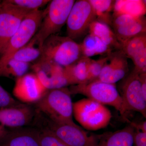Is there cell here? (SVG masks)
<instances>
[{"label": "cell", "instance_id": "1", "mask_svg": "<svg viewBox=\"0 0 146 146\" xmlns=\"http://www.w3.org/2000/svg\"><path fill=\"white\" fill-rule=\"evenodd\" d=\"M71 94L67 87L48 90L36 103L38 112L49 119L60 123L77 126L73 119Z\"/></svg>", "mask_w": 146, "mask_h": 146}, {"label": "cell", "instance_id": "2", "mask_svg": "<svg viewBox=\"0 0 146 146\" xmlns=\"http://www.w3.org/2000/svg\"><path fill=\"white\" fill-rule=\"evenodd\" d=\"M75 2L74 0L50 1L46 9L44 10V17L38 31L29 43L37 44L41 50L46 39L60 31L66 23Z\"/></svg>", "mask_w": 146, "mask_h": 146}, {"label": "cell", "instance_id": "3", "mask_svg": "<svg viewBox=\"0 0 146 146\" xmlns=\"http://www.w3.org/2000/svg\"><path fill=\"white\" fill-rule=\"evenodd\" d=\"M39 58L51 60L65 68L83 57L80 44L68 36L53 35L46 39Z\"/></svg>", "mask_w": 146, "mask_h": 146}, {"label": "cell", "instance_id": "4", "mask_svg": "<svg viewBox=\"0 0 146 146\" xmlns=\"http://www.w3.org/2000/svg\"><path fill=\"white\" fill-rule=\"evenodd\" d=\"M69 89L71 95L81 94L101 104L112 106L127 120L128 113L115 84L94 81L89 83L72 85Z\"/></svg>", "mask_w": 146, "mask_h": 146}, {"label": "cell", "instance_id": "5", "mask_svg": "<svg viewBox=\"0 0 146 146\" xmlns=\"http://www.w3.org/2000/svg\"><path fill=\"white\" fill-rule=\"evenodd\" d=\"M43 17L44 10L36 9L30 12L24 18L0 57V77L15 53L26 45L36 34Z\"/></svg>", "mask_w": 146, "mask_h": 146}, {"label": "cell", "instance_id": "6", "mask_svg": "<svg viewBox=\"0 0 146 146\" xmlns=\"http://www.w3.org/2000/svg\"><path fill=\"white\" fill-rule=\"evenodd\" d=\"M73 115L80 125L86 129L97 130L106 127L112 114L104 105L89 98L73 103Z\"/></svg>", "mask_w": 146, "mask_h": 146}, {"label": "cell", "instance_id": "7", "mask_svg": "<svg viewBox=\"0 0 146 146\" xmlns=\"http://www.w3.org/2000/svg\"><path fill=\"white\" fill-rule=\"evenodd\" d=\"M41 129L70 146H98L95 135H89L78 125L55 122L42 116Z\"/></svg>", "mask_w": 146, "mask_h": 146}, {"label": "cell", "instance_id": "8", "mask_svg": "<svg viewBox=\"0 0 146 146\" xmlns=\"http://www.w3.org/2000/svg\"><path fill=\"white\" fill-rule=\"evenodd\" d=\"M32 11L12 4L7 0L1 2L0 8V56L22 21Z\"/></svg>", "mask_w": 146, "mask_h": 146}, {"label": "cell", "instance_id": "9", "mask_svg": "<svg viewBox=\"0 0 146 146\" xmlns=\"http://www.w3.org/2000/svg\"><path fill=\"white\" fill-rule=\"evenodd\" d=\"M96 20V15L88 0L75 1L66 22L68 36L74 40L83 36Z\"/></svg>", "mask_w": 146, "mask_h": 146}, {"label": "cell", "instance_id": "10", "mask_svg": "<svg viewBox=\"0 0 146 146\" xmlns=\"http://www.w3.org/2000/svg\"><path fill=\"white\" fill-rule=\"evenodd\" d=\"M32 68L47 90L60 89L72 85L65 68L52 61L39 58Z\"/></svg>", "mask_w": 146, "mask_h": 146}, {"label": "cell", "instance_id": "11", "mask_svg": "<svg viewBox=\"0 0 146 146\" xmlns=\"http://www.w3.org/2000/svg\"><path fill=\"white\" fill-rule=\"evenodd\" d=\"M139 74L133 70L125 78L121 86L122 95L125 108L128 113L136 111L146 118V100L141 90Z\"/></svg>", "mask_w": 146, "mask_h": 146}, {"label": "cell", "instance_id": "12", "mask_svg": "<svg viewBox=\"0 0 146 146\" xmlns=\"http://www.w3.org/2000/svg\"><path fill=\"white\" fill-rule=\"evenodd\" d=\"M48 90L35 73H28L16 78L13 93L21 101L32 103L41 99Z\"/></svg>", "mask_w": 146, "mask_h": 146}, {"label": "cell", "instance_id": "13", "mask_svg": "<svg viewBox=\"0 0 146 146\" xmlns=\"http://www.w3.org/2000/svg\"><path fill=\"white\" fill-rule=\"evenodd\" d=\"M127 58L122 50L112 52L99 76L94 81L115 84L123 78L128 71Z\"/></svg>", "mask_w": 146, "mask_h": 146}, {"label": "cell", "instance_id": "14", "mask_svg": "<svg viewBox=\"0 0 146 146\" xmlns=\"http://www.w3.org/2000/svg\"><path fill=\"white\" fill-rule=\"evenodd\" d=\"M34 116L33 109L26 104L21 103L0 108V125L5 127L20 128L31 122Z\"/></svg>", "mask_w": 146, "mask_h": 146}, {"label": "cell", "instance_id": "15", "mask_svg": "<svg viewBox=\"0 0 146 146\" xmlns=\"http://www.w3.org/2000/svg\"><path fill=\"white\" fill-rule=\"evenodd\" d=\"M121 50L133 61L134 70L140 74L146 73V33L128 40L122 45Z\"/></svg>", "mask_w": 146, "mask_h": 146}, {"label": "cell", "instance_id": "16", "mask_svg": "<svg viewBox=\"0 0 146 146\" xmlns=\"http://www.w3.org/2000/svg\"><path fill=\"white\" fill-rule=\"evenodd\" d=\"M0 146H40L39 130L16 129L0 140Z\"/></svg>", "mask_w": 146, "mask_h": 146}, {"label": "cell", "instance_id": "17", "mask_svg": "<svg viewBox=\"0 0 146 146\" xmlns=\"http://www.w3.org/2000/svg\"><path fill=\"white\" fill-rule=\"evenodd\" d=\"M135 129L130 124L122 129L95 135L98 146H133Z\"/></svg>", "mask_w": 146, "mask_h": 146}, {"label": "cell", "instance_id": "18", "mask_svg": "<svg viewBox=\"0 0 146 146\" xmlns=\"http://www.w3.org/2000/svg\"><path fill=\"white\" fill-rule=\"evenodd\" d=\"M89 34L96 36L111 50H121V45L109 25L96 20L90 25Z\"/></svg>", "mask_w": 146, "mask_h": 146}, {"label": "cell", "instance_id": "19", "mask_svg": "<svg viewBox=\"0 0 146 146\" xmlns=\"http://www.w3.org/2000/svg\"><path fill=\"white\" fill-rule=\"evenodd\" d=\"M114 33L121 45L133 37L146 33V21L145 16L122 26L113 28Z\"/></svg>", "mask_w": 146, "mask_h": 146}, {"label": "cell", "instance_id": "20", "mask_svg": "<svg viewBox=\"0 0 146 146\" xmlns=\"http://www.w3.org/2000/svg\"><path fill=\"white\" fill-rule=\"evenodd\" d=\"M91 59L83 56L72 65L64 68L72 85L86 83Z\"/></svg>", "mask_w": 146, "mask_h": 146}, {"label": "cell", "instance_id": "21", "mask_svg": "<svg viewBox=\"0 0 146 146\" xmlns=\"http://www.w3.org/2000/svg\"><path fill=\"white\" fill-rule=\"evenodd\" d=\"M112 16L126 14L134 17L145 16L146 11L145 1L117 0L115 1Z\"/></svg>", "mask_w": 146, "mask_h": 146}, {"label": "cell", "instance_id": "22", "mask_svg": "<svg viewBox=\"0 0 146 146\" xmlns=\"http://www.w3.org/2000/svg\"><path fill=\"white\" fill-rule=\"evenodd\" d=\"M80 44L84 57L90 58L98 55L106 56L112 52L107 45L93 35H88Z\"/></svg>", "mask_w": 146, "mask_h": 146}, {"label": "cell", "instance_id": "23", "mask_svg": "<svg viewBox=\"0 0 146 146\" xmlns=\"http://www.w3.org/2000/svg\"><path fill=\"white\" fill-rule=\"evenodd\" d=\"M94 9L97 20L111 25L112 18L110 13L113 10L115 1L112 0H88Z\"/></svg>", "mask_w": 146, "mask_h": 146}, {"label": "cell", "instance_id": "24", "mask_svg": "<svg viewBox=\"0 0 146 146\" xmlns=\"http://www.w3.org/2000/svg\"><path fill=\"white\" fill-rule=\"evenodd\" d=\"M41 55V50L39 48H35L34 45L29 42L26 45L16 51L12 58L21 62L30 63L39 59Z\"/></svg>", "mask_w": 146, "mask_h": 146}, {"label": "cell", "instance_id": "25", "mask_svg": "<svg viewBox=\"0 0 146 146\" xmlns=\"http://www.w3.org/2000/svg\"><path fill=\"white\" fill-rule=\"evenodd\" d=\"M29 66L30 63L21 62L12 58L7 63L1 76L14 77L16 78L21 77L27 74Z\"/></svg>", "mask_w": 146, "mask_h": 146}, {"label": "cell", "instance_id": "26", "mask_svg": "<svg viewBox=\"0 0 146 146\" xmlns=\"http://www.w3.org/2000/svg\"><path fill=\"white\" fill-rule=\"evenodd\" d=\"M109 59V55L98 60L91 59L88 70V77L86 84L94 81L99 76L102 69Z\"/></svg>", "mask_w": 146, "mask_h": 146}, {"label": "cell", "instance_id": "27", "mask_svg": "<svg viewBox=\"0 0 146 146\" xmlns=\"http://www.w3.org/2000/svg\"><path fill=\"white\" fill-rule=\"evenodd\" d=\"M12 4L30 11L39 9L49 3L47 0H7Z\"/></svg>", "mask_w": 146, "mask_h": 146}, {"label": "cell", "instance_id": "28", "mask_svg": "<svg viewBox=\"0 0 146 146\" xmlns=\"http://www.w3.org/2000/svg\"><path fill=\"white\" fill-rule=\"evenodd\" d=\"M39 131L40 146H70L64 143L48 131L43 129Z\"/></svg>", "mask_w": 146, "mask_h": 146}, {"label": "cell", "instance_id": "29", "mask_svg": "<svg viewBox=\"0 0 146 146\" xmlns=\"http://www.w3.org/2000/svg\"><path fill=\"white\" fill-rule=\"evenodd\" d=\"M20 104L0 85V108L12 107Z\"/></svg>", "mask_w": 146, "mask_h": 146}, {"label": "cell", "instance_id": "30", "mask_svg": "<svg viewBox=\"0 0 146 146\" xmlns=\"http://www.w3.org/2000/svg\"><path fill=\"white\" fill-rule=\"evenodd\" d=\"M133 145L134 146H146V133L135 129L133 136Z\"/></svg>", "mask_w": 146, "mask_h": 146}, {"label": "cell", "instance_id": "31", "mask_svg": "<svg viewBox=\"0 0 146 146\" xmlns=\"http://www.w3.org/2000/svg\"><path fill=\"white\" fill-rule=\"evenodd\" d=\"M139 79L143 96L145 99L146 100V73L140 74Z\"/></svg>", "mask_w": 146, "mask_h": 146}, {"label": "cell", "instance_id": "32", "mask_svg": "<svg viewBox=\"0 0 146 146\" xmlns=\"http://www.w3.org/2000/svg\"><path fill=\"white\" fill-rule=\"evenodd\" d=\"M135 129L140 131L141 132L146 133V121L139 123H131Z\"/></svg>", "mask_w": 146, "mask_h": 146}, {"label": "cell", "instance_id": "33", "mask_svg": "<svg viewBox=\"0 0 146 146\" xmlns=\"http://www.w3.org/2000/svg\"><path fill=\"white\" fill-rule=\"evenodd\" d=\"M8 131L5 127L0 125V140L5 136Z\"/></svg>", "mask_w": 146, "mask_h": 146}, {"label": "cell", "instance_id": "34", "mask_svg": "<svg viewBox=\"0 0 146 146\" xmlns=\"http://www.w3.org/2000/svg\"><path fill=\"white\" fill-rule=\"evenodd\" d=\"M1 1H0V8H1Z\"/></svg>", "mask_w": 146, "mask_h": 146}]
</instances>
